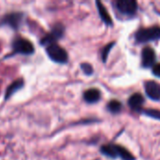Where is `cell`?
<instances>
[{"label":"cell","instance_id":"cell-19","mask_svg":"<svg viewBox=\"0 0 160 160\" xmlns=\"http://www.w3.org/2000/svg\"><path fill=\"white\" fill-rule=\"evenodd\" d=\"M153 73L155 76L157 77H160V63L157 64L153 67Z\"/></svg>","mask_w":160,"mask_h":160},{"label":"cell","instance_id":"cell-3","mask_svg":"<svg viewBox=\"0 0 160 160\" xmlns=\"http://www.w3.org/2000/svg\"><path fill=\"white\" fill-rule=\"evenodd\" d=\"M46 52H47L48 56L55 63L65 64L68 62V52H66L64 48H62L56 43L48 46L46 48Z\"/></svg>","mask_w":160,"mask_h":160},{"label":"cell","instance_id":"cell-6","mask_svg":"<svg viewBox=\"0 0 160 160\" xmlns=\"http://www.w3.org/2000/svg\"><path fill=\"white\" fill-rule=\"evenodd\" d=\"M115 5L117 9L125 15H133L138 9V4L135 0H118Z\"/></svg>","mask_w":160,"mask_h":160},{"label":"cell","instance_id":"cell-7","mask_svg":"<svg viewBox=\"0 0 160 160\" xmlns=\"http://www.w3.org/2000/svg\"><path fill=\"white\" fill-rule=\"evenodd\" d=\"M157 55L155 51L150 47H145L142 52V65L143 68H151L155 66Z\"/></svg>","mask_w":160,"mask_h":160},{"label":"cell","instance_id":"cell-18","mask_svg":"<svg viewBox=\"0 0 160 160\" xmlns=\"http://www.w3.org/2000/svg\"><path fill=\"white\" fill-rule=\"evenodd\" d=\"M81 68L83 71V73L86 74V75H91L94 72L93 67L90 64H88V63H82L81 65Z\"/></svg>","mask_w":160,"mask_h":160},{"label":"cell","instance_id":"cell-8","mask_svg":"<svg viewBox=\"0 0 160 160\" xmlns=\"http://www.w3.org/2000/svg\"><path fill=\"white\" fill-rule=\"evenodd\" d=\"M146 95L153 100L160 99V84L155 81H148L144 83Z\"/></svg>","mask_w":160,"mask_h":160},{"label":"cell","instance_id":"cell-15","mask_svg":"<svg viewBox=\"0 0 160 160\" xmlns=\"http://www.w3.org/2000/svg\"><path fill=\"white\" fill-rule=\"evenodd\" d=\"M108 109L112 113H118L122 110V104L118 100H111L108 103Z\"/></svg>","mask_w":160,"mask_h":160},{"label":"cell","instance_id":"cell-16","mask_svg":"<svg viewBox=\"0 0 160 160\" xmlns=\"http://www.w3.org/2000/svg\"><path fill=\"white\" fill-rule=\"evenodd\" d=\"M143 113L149 117H152V118H155V119H158L160 120V111L158 110H155V109H147V110H144L143 111Z\"/></svg>","mask_w":160,"mask_h":160},{"label":"cell","instance_id":"cell-4","mask_svg":"<svg viewBox=\"0 0 160 160\" xmlns=\"http://www.w3.org/2000/svg\"><path fill=\"white\" fill-rule=\"evenodd\" d=\"M65 33V27L62 23H56L52 26V30L42 38L40 40V44L42 46H50L54 44L58 39H60Z\"/></svg>","mask_w":160,"mask_h":160},{"label":"cell","instance_id":"cell-12","mask_svg":"<svg viewBox=\"0 0 160 160\" xmlns=\"http://www.w3.org/2000/svg\"><path fill=\"white\" fill-rule=\"evenodd\" d=\"M97 4V7H98V13H99V16L100 18L102 19V21L108 24V25H112V20L109 14V12L107 11V9L105 8V7L103 6V4L99 1H97L96 2Z\"/></svg>","mask_w":160,"mask_h":160},{"label":"cell","instance_id":"cell-5","mask_svg":"<svg viewBox=\"0 0 160 160\" xmlns=\"http://www.w3.org/2000/svg\"><path fill=\"white\" fill-rule=\"evenodd\" d=\"M23 19V14L22 12H11L6 14L0 20V25H8L12 29H18Z\"/></svg>","mask_w":160,"mask_h":160},{"label":"cell","instance_id":"cell-13","mask_svg":"<svg viewBox=\"0 0 160 160\" xmlns=\"http://www.w3.org/2000/svg\"><path fill=\"white\" fill-rule=\"evenodd\" d=\"M100 152L110 158H118V154H117V150H116V144H106L101 146L100 148Z\"/></svg>","mask_w":160,"mask_h":160},{"label":"cell","instance_id":"cell-14","mask_svg":"<svg viewBox=\"0 0 160 160\" xmlns=\"http://www.w3.org/2000/svg\"><path fill=\"white\" fill-rule=\"evenodd\" d=\"M116 150H117V154H118V157L121 158L123 160H135V157L130 153L128 152L125 147L123 146H120V145H116Z\"/></svg>","mask_w":160,"mask_h":160},{"label":"cell","instance_id":"cell-9","mask_svg":"<svg viewBox=\"0 0 160 160\" xmlns=\"http://www.w3.org/2000/svg\"><path fill=\"white\" fill-rule=\"evenodd\" d=\"M128 106L135 112H141L142 105L144 103V98L142 97V95H141L140 93H136L133 94L129 98H128Z\"/></svg>","mask_w":160,"mask_h":160},{"label":"cell","instance_id":"cell-17","mask_svg":"<svg viewBox=\"0 0 160 160\" xmlns=\"http://www.w3.org/2000/svg\"><path fill=\"white\" fill-rule=\"evenodd\" d=\"M113 45H114V42L109 43V44H107V45L105 46V48L102 50L101 55H102V60H103V62H106V61H107V58H108V55H109V53H110V51L112 50V48L113 47Z\"/></svg>","mask_w":160,"mask_h":160},{"label":"cell","instance_id":"cell-11","mask_svg":"<svg viewBox=\"0 0 160 160\" xmlns=\"http://www.w3.org/2000/svg\"><path fill=\"white\" fill-rule=\"evenodd\" d=\"M22 86H23V80L22 79H18L15 82H13L7 88L6 95H5V99H8L14 93H16L18 90H20Z\"/></svg>","mask_w":160,"mask_h":160},{"label":"cell","instance_id":"cell-1","mask_svg":"<svg viewBox=\"0 0 160 160\" xmlns=\"http://www.w3.org/2000/svg\"><path fill=\"white\" fill-rule=\"evenodd\" d=\"M135 38H136V41L140 43H145L149 41L158 40L160 38V27L153 26V27H148V28H142L136 33Z\"/></svg>","mask_w":160,"mask_h":160},{"label":"cell","instance_id":"cell-10","mask_svg":"<svg viewBox=\"0 0 160 160\" xmlns=\"http://www.w3.org/2000/svg\"><path fill=\"white\" fill-rule=\"evenodd\" d=\"M83 98L87 103H97L100 99V92L96 88H91L83 93Z\"/></svg>","mask_w":160,"mask_h":160},{"label":"cell","instance_id":"cell-2","mask_svg":"<svg viewBox=\"0 0 160 160\" xmlns=\"http://www.w3.org/2000/svg\"><path fill=\"white\" fill-rule=\"evenodd\" d=\"M12 50H13L12 52L14 54L20 53V54H24V55L33 54V52H35L33 43L30 40L24 38H21V37H18L13 40Z\"/></svg>","mask_w":160,"mask_h":160}]
</instances>
